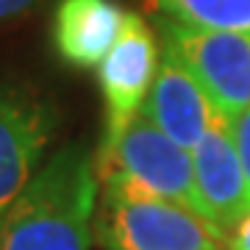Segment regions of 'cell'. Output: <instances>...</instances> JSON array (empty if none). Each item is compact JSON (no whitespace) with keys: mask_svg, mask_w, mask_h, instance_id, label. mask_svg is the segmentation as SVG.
<instances>
[{"mask_svg":"<svg viewBox=\"0 0 250 250\" xmlns=\"http://www.w3.org/2000/svg\"><path fill=\"white\" fill-rule=\"evenodd\" d=\"M98 189L95 156L78 142L62 147L0 214V250H89Z\"/></svg>","mask_w":250,"mask_h":250,"instance_id":"obj_1","label":"cell"},{"mask_svg":"<svg viewBox=\"0 0 250 250\" xmlns=\"http://www.w3.org/2000/svg\"><path fill=\"white\" fill-rule=\"evenodd\" d=\"M103 192L167 200L197 214L192 156L139 111L114 150L95 159ZM200 217V214H197Z\"/></svg>","mask_w":250,"mask_h":250,"instance_id":"obj_2","label":"cell"},{"mask_svg":"<svg viewBox=\"0 0 250 250\" xmlns=\"http://www.w3.org/2000/svg\"><path fill=\"white\" fill-rule=\"evenodd\" d=\"M95 233L106 250H223L225 239L189 208L103 192Z\"/></svg>","mask_w":250,"mask_h":250,"instance_id":"obj_3","label":"cell"},{"mask_svg":"<svg viewBox=\"0 0 250 250\" xmlns=\"http://www.w3.org/2000/svg\"><path fill=\"white\" fill-rule=\"evenodd\" d=\"M161 42L178 56L228 120L250 108V34L206 31L159 17Z\"/></svg>","mask_w":250,"mask_h":250,"instance_id":"obj_4","label":"cell"},{"mask_svg":"<svg viewBox=\"0 0 250 250\" xmlns=\"http://www.w3.org/2000/svg\"><path fill=\"white\" fill-rule=\"evenodd\" d=\"M159 42L150 25L139 14L128 11V20H125L117 45L98 67L100 92L106 103V125H103V139H100V150L95 159L114 150V145L123 139L125 128L142 111L153 81H156V72H159Z\"/></svg>","mask_w":250,"mask_h":250,"instance_id":"obj_5","label":"cell"},{"mask_svg":"<svg viewBox=\"0 0 250 250\" xmlns=\"http://www.w3.org/2000/svg\"><path fill=\"white\" fill-rule=\"evenodd\" d=\"M56 108L36 92L0 83V214L42 167L56 134Z\"/></svg>","mask_w":250,"mask_h":250,"instance_id":"obj_6","label":"cell"},{"mask_svg":"<svg viewBox=\"0 0 250 250\" xmlns=\"http://www.w3.org/2000/svg\"><path fill=\"white\" fill-rule=\"evenodd\" d=\"M192 170L197 214L214 228L217 236L228 242L236 225L250 214L248 181L233 145L228 117H220L192 150Z\"/></svg>","mask_w":250,"mask_h":250,"instance_id":"obj_7","label":"cell"},{"mask_svg":"<svg viewBox=\"0 0 250 250\" xmlns=\"http://www.w3.org/2000/svg\"><path fill=\"white\" fill-rule=\"evenodd\" d=\"M142 114L189 153L200 145L208 128L225 117L170 47H161L159 72L142 106Z\"/></svg>","mask_w":250,"mask_h":250,"instance_id":"obj_8","label":"cell"},{"mask_svg":"<svg viewBox=\"0 0 250 250\" xmlns=\"http://www.w3.org/2000/svg\"><path fill=\"white\" fill-rule=\"evenodd\" d=\"M128 11L114 0H59L53 17V45L67 64L100 67L123 34Z\"/></svg>","mask_w":250,"mask_h":250,"instance_id":"obj_9","label":"cell"},{"mask_svg":"<svg viewBox=\"0 0 250 250\" xmlns=\"http://www.w3.org/2000/svg\"><path fill=\"white\" fill-rule=\"evenodd\" d=\"M159 17L206 31L250 34V0H147Z\"/></svg>","mask_w":250,"mask_h":250,"instance_id":"obj_10","label":"cell"},{"mask_svg":"<svg viewBox=\"0 0 250 250\" xmlns=\"http://www.w3.org/2000/svg\"><path fill=\"white\" fill-rule=\"evenodd\" d=\"M231 134H233L236 153H239L242 170H245V181H248V200H250V108L231 120Z\"/></svg>","mask_w":250,"mask_h":250,"instance_id":"obj_11","label":"cell"},{"mask_svg":"<svg viewBox=\"0 0 250 250\" xmlns=\"http://www.w3.org/2000/svg\"><path fill=\"white\" fill-rule=\"evenodd\" d=\"M36 3H42V0H0V22L25 14V11L34 9Z\"/></svg>","mask_w":250,"mask_h":250,"instance_id":"obj_12","label":"cell"},{"mask_svg":"<svg viewBox=\"0 0 250 250\" xmlns=\"http://www.w3.org/2000/svg\"><path fill=\"white\" fill-rule=\"evenodd\" d=\"M228 250H250V214L236 225V231L228 239Z\"/></svg>","mask_w":250,"mask_h":250,"instance_id":"obj_13","label":"cell"}]
</instances>
